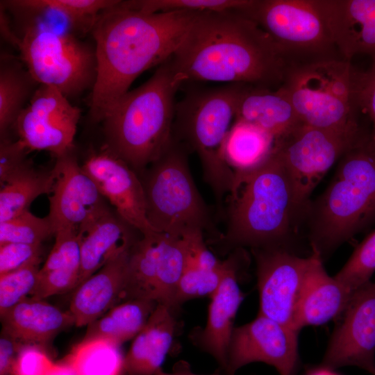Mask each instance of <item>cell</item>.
<instances>
[{"label": "cell", "instance_id": "7", "mask_svg": "<svg viewBox=\"0 0 375 375\" xmlns=\"http://www.w3.org/2000/svg\"><path fill=\"white\" fill-rule=\"evenodd\" d=\"M186 147L174 138L164 153L139 176L145 197L146 215L158 233L181 237L192 230L222 235L191 174Z\"/></svg>", "mask_w": 375, "mask_h": 375}, {"label": "cell", "instance_id": "21", "mask_svg": "<svg viewBox=\"0 0 375 375\" xmlns=\"http://www.w3.org/2000/svg\"><path fill=\"white\" fill-rule=\"evenodd\" d=\"M131 251L110 260L74 289L69 311L76 326L89 325L122 300Z\"/></svg>", "mask_w": 375, "mask_h": 375}, {"label": "cell", "instance_id": "8", "mask_svg": "<svg viewBox=\"0 0 375 375\" xmlns=\"http://www.w3.org/2000/svg\"><path fill=\"white\" fill-rule=\"evenodd\" d=\"M356 74L350 60L322 59L292 65L281 86L303 124L335 131L360 130Z\"/></svg>", "mask_w": 375, "mask_h": 375}, {"label": "cell", "instance_id": "27", "mask_svg": "<svg viewBox=\"0 0 375 375\" xmlns=\"http://www.w3.org/2000/svg\"><path fill=\"white\" fill-rule=\"evenodd\" d=\"M274 144V138L262 128L243 121H234L224 142V154L235 173V185L268 158Z\"/></svg>", "mask_w": 375, "mask_h": 375}, {"label": "cell", "instance_id": "37", "mask_svg": "<svg viewBox=\"0 0 375 375\" xmlns=\"http://www.w3.org/2000/svg\"><path fill=\"white\" fill-rule=\"evenodd\" d=\"M35 262L0 275V315L31 297L38 279L40 264Z\"/></svg>", "mask_w": 375, "mask_h": 375}, {"label": "cell", "instance_id": "26", "mask_svg": "<svg viewBox=\"0 0 375 375\" xmlns=\"http://www.w3.org/2000/svg\"><path fill=\"white\" fill-rule=\"evenodd\" d=\"M40 268L31 297L45 299L76 287L81 269V240L78 231L62 230Z\"/></svg>", "mask_w": 375, "mask_h": 375}, {"label": "cell", "instance_id": "9", "mask_svg": "<svg viewBox=\"0 0 375 375\" xmlns=\"http://www.w3.org/2000/svg\"><path fill=\"white\" fill-rule=\"evenodd\" d=\"M19 38L20 59L39 85L54 87L69 99L92 90L97 69L94 44L35 22L24 28Z\"/></svg>", "mask_w": 375, "mask_h": 375}, {"label": "cell", "instance_id": "29", "mask_svg": "<svg viewBox=\"0 0 375 375\" xmlns=\"http://www.w3.org/2000/svg\"><path fill=\"white\" fill-rule=\"evenodd\" d=\"M157 304L145 299L119 303L87 326L84 339L104 338L121 345L135 338L142 330Z\"/></svg>", "mask_w": 375, "mask_h": 375}, {"label": "cell", "instance_id": "30", "mask_svg": "<svg viewBox=\"0 0 375 375\" xmlns=\"http://www.w3.org/2000/svg\"><path fill=\"white\" fill-rule=\"evenodd\" d=\"M53 184L52 170L44 172L34 166L1 186L0 223L28 210L39 196L51 194Z\"/></svg>", "mask_w": 375, "mask_h": 375}, {"label": "cell", "instance_id": "4", "mask_svg": "<svg viewBox=\"0 0 375 375\" xmlns=\"http://www.w3.org/2000/svg\"><path fill=\"white\" fill-rule=\"evenodd\" d=\"M327 188L303 220L312 251L322 260L375 221V140L367 133L338 160Z\"/></svg>", "mask_w": 375, "mask_h": 375}, {"label": "cell", "instance_id": "42", "mask_svg": "<svg viewBox=\"0 0 375 375\" xmlns=\"http://www.w3.org/2000/svg\"><path fill=\"white\" fill-rule=\"evenodd\" d=\"M356 99L359 109L369 117L372 124V138L375 140V60L366 72L357 71Z\"/></svg>", "mask_w": 375, "mask_h": 375}, {"label": "cell", "instance_id": "11", "mask_svg": "<svg viewBox=\"0 0 375 375\" xmlns=\"http://www.w3.org/2000/svg\"><path fill=\"white\" fill-rule=\"evenodd\" d=\"M367 134L362 129L335 131L301 124L275 141L274 148L290 180L299 222L304 219L310 195L326 172Z\"/></svg>", "mask_w": 375, "mask_h": 375}, {"label": "cell", "instance_id": "39", "mask_svg": "<svg viewBox=\"0 0 375 375\" xmlns=\"http://www.w3.org/2000/svg\"><path fill=\"white\" fill-rule=\"evenodd\" d=\"M53 364L42 346L23 344L10 375H48Z\"/></svg>", "mask_w": 375, "mask_h": 375}, {"label": "cell", "instance_id": "20", "mask_svg": "<svg viewBox=\"0 0 375 375\" xmlns=\"http://www.w3.org/2000/svg\"><path fill=\"white\" fill-rule=\"evenodd\" d=\"M136 233L140 232L111 210L81 228V269L76 288L110 260L130 251L139 239Z\"/></svg>", "mask_w": 375, "mask_h": 375}, {"label": "cell", "instance_id": "3", "mask_svg": "<svg viewBox=\"0 0 375 375\" xmlns=\"http://www.w3.org/2000/svg\"><path fill=\"white\" fill-rule=\"evenodd\" d=\"M185 83L172 56L158 65L147 81L122 96L102 120L103 148L140 174L172 141L176 94Z\"/></svg>", "mask_w": 375, "mask_h": 375}, {"label": "cell", "instance_id": "34", "mask_svg": "<svg viewBox=\"0 0 375 375\" xmlns=\"http://www.w3.org/2000/svg\"><path fill=\"white\" fill-rule=\"evenodd\" d=\"M230 262L231 256L223 260L221 267L214 269L187 265L176 288L173 309L190 299L211 297L220 285Z\"/></svg>", "mask_w": 375, "mask_h": 375}, {"label": "cell", "instance_id": "12", "mask_svg": "<svg viewBox=\"0 0 375 375\" xmlns=\"http://www.w3.org/2000/svg\"><path fill=\"white\" fill-rule=\"evenodd\" d=\"M81 115L57 88L39 85L19 115L14 129L30 152L46 151L55 158L74 149V140Z\"/></svg>", "mask_w": 375, "mask_h": 375}, {"label": "cell", "instance_id": "6", "mask_svg": "<svg viewBox=\"0 0 375 375\" xmlns=\"http://www.w3.org/2000/svg\"><path fill=\"white\" fill-rule=\"evenodd\" d=\"M244 85L191 88L176 104L173 138L190 152L197 153L203 179L213 193L220 213L224 199L235 186V173L225 160L224 146Z\"/></svg>", "mask_w": 375, "mask_h": 375}, {"label": "cell", "instance_id": "16", "mask_svg": "<svg viewBox=\"0 0 375 375\" xmlns=\"http://www.w3.org/2000/svg\"><path fill=\"white\" fill-rule=\"evenodd\" d=\"M74 149L56 158L47 215L54 233L79 230L109 210L106 199L75 156ZM54 233V235H55Z\"/></svg>", "mask_w": 375, "mask_h": 375}, {"label": "cell", "instance_id": "28", "mask_svg": "<svg viewBox=\"0 0 375 375\" xmlns=\"http://www.w3.org/2000/svg\"><path fill=\"white\" fill-rule=\"evenodd\" d=\"M39 84L24 63L8 54H1L0 136L8 138L16 120L28 104Z\"/></svg>", "mask_w": 375, "mask_h": 375}, {"label": "cell", "instance_id": "15", "mask_svg": "<svg viewBox=\"0 0 375 375\" xmlns=\"http://www.w3.org/2000/svg\"><path fill=\"white\" fill-rule=\"evenodd\" d=\"M342 314L322 368L354 366L375 375V283L370 281L357 290Z\"/></svg>", "mask_w": 375, "mask_h": 375}, {"label": "cell", "instance_id": "1", "mask_svg": "<svg viewBox=\"0 0 375 375\" xmlns=\"http://www.w3.org/2000/svg\"><path fill=\"white\" fill-rule=\"evenodd\" d=\"M197 13H147L119 0L99 15L90 32L97 65L88 103L92 122H101L141 74L174 54Z\"/></svg>", "mask_w": 375, "mask_h": 375}, {"label": "cell", "instance_id": "35", "mask_svg": "<svg viewBox=\"0 0 375 375\" xmlns=\"http://www.w3.org/2000/svg\"><path fill=\"white\" fill-rule=\"evenodd\" d=\"M375 272V231L355 249L342 269L334 276L353 294L370 282Z\"/></svg>", "mask_w": 375, "mask_h": 375}, {"label": "cell", "instance_id": "40", "mask_svg": "<svg viewBox=\"0 0 375 375\" xmlns=\"http://www.w3.org/2000/svg\"><path fill=\"white\" fill-rule=\"evenodd\" d=\"M42 244L6 243L0 245V275L41 262Z\"/></svg>", "mask_w": 375, "mask_h": 375}, {"label": "cell", "instance_id": "38", "mask_svg": "<svg viewBox=\"0 0 375 375\" xmlns=\"http://www.w3.org/2000/svg\"><path fill=\"white\" fill-rule=\"evenodd\" d=\"M29 151L18 140L9 138L0 142V183L1 186L33 167L27 157Z\"/></svg>", "mask_w": 375, "mask_h": 375}, {"label": "cell", "instance_id": "17", "mask_svg": "<svg viewBox=\"0 0 375 375\" xmlns=\"http://www.w3.org/2000/svg\"><path fill=\"white\" fill-rule=\"evenodd\" d=\"M81 166L124 220L142 235L157 232L147 218L141 179L125 161L103 147L92 151Z\"/></svg>", "mask_w": 375, "mask_h": 375}, {"label": "cell", "instance_id": "45", "mask_svg": "<svg viewBox=\"0 0 375 375\" xmlns=\"http://www.w3.org/2000/svg\"><path fill=\"white\" fill-rule=\"evenodd\" d=\"M155 375H205V374H197L193 373L190 367V365L184 361L178 362L173 368L172 372H164L162 369L156 373ZM208 375H220L218 373L208 374Z\"/></svg>", "mask_w": 375, "mask_h": 375}, {"label": "cell", "instance_id": "13", "mask_svg": "<svg viewBox=\"0 0 375 375\" xmlns=\"http://www.w3.org/2000/svg\"><path fill=\"white\" fill-rule=\"evenodd\" d=\"M299 333L260 314L235 327L228 351L227 375H235L238 369L253 362L272 365L280 375H296Z\"/></svg>", "mask_w": 375, "mask_h": 375}, {"label": "cell", "instance_id": "25", "mask_svg": "<svg viewBox=\"0 0 375 375\" xmlns=\"http://www.w3.org/2000/svg\"><path fill=\"white\" fill-rule=\"evenodd\" d=\"M172 309L158 303L124 357V374L155 375L169 353L176 329Z\"/></svg>", "mask_w": 375, "mask_h": 375}, {"label": "cell", "instance_id": "44", "mask_svg": "<svg viewBox=\"0 0 375 375\" xmlns=\"http://www.w3.org/2000/svg\"><path fill=\"white\" fill-rule=\"evenodd\" d=\"M0 6V30L1 37L10 44L18 49L20 38L11 27L6 8L1 3Z\"/></svg>", "mask_w": 375, "mask_h": 375}, {"label": "cell", "instance_id": "32", "mask_svg": "<svg viewBox=\"0 0 375 375\" xmlns=\"http://www.w3.org/2000/svg\"><path fill=\"white\" fill-rule=\"evenodd\" d=\"M119 0H12L10 4L31 11H48L59 15L70 29L91 32L99 15Z\"/></svg>", "mask_w": 375, "mask_h": 375}, {"label": "cell", "instance_id": "10", "mask_svg": "<svg viewBox=\"0 0 375 375\" xmlns=\"http://www.w3.org/2000/svg\"><path fill=\"white\" fill-rule=\"evenodd\" d=\"M238 12L264 30L292 65L338 58L319 0H250Z\"/></svg>", "mask_w": 375, "mask_h": 375}, {"label": "cell", "instance_id": "43", "mask_svg": "<svg viewBox=\"0 0 375 375\" xmlns=\"http://www.w3.org/2000/svg\"><path fill=\"white\" fill-rule=\"evenodd\" d=\"M24 344L2 329L0 337V375H10L17 355Z\"/></svg>", "mask_w": 375, "mask_h": 375}, {"label": "cell", "instance_id": "5", "mask_svg": "<svg viewBox=\"0 0 375 375\" xmlns=\"http://www.w3.org/2000/svg\"><path fill=\"white\" fill-rule=\"evenodd\" d=\"M224 233L215 240L228 249L286 248L300 224L285 165L274 147L257 169L237 181Z\"/></svg>", "mask_w": 375, "mask_h": 375}, {"label": "cell", "instance_id": "47", "mask_svg": "<svg viewBox=\"0 0 375 375\" xmlns=\"http://www.w3.org/2000/svg\"><path fill=\"white\" fill-rule=\"evenodd\" d=\"M375 283V282H374Z\"/></svg>", "mask_w": 375, "mask_h": 375}, {"label": "cell", "instance_id": "19", "mask_svg": "<svg viewBox=\"0 0 375 375\" xmlns=\"http://www.w3.org/2000/svg\"><path fill=\"white\" fill-rule=\"evenodd\" d=\"M325 270L319 254L312 251L294 318V328L324 324L341 315L352 296Z\"/></svg>", "mask_w": 375, "mask_h": 375}, {"label": "cell", "instance_id": "33", "mask_svg": "<svg viewBox=\"0 0 375 375\" xmlns=\"http://www.w3.org/2000/svg\"><path fill=\"white\" fill-rule=\"evenodd\" d=\"M249 0H128L122 1L129 8L147 13L172 12H239Z\"/></svg>", "mask_w": 375, "mask_h": 375}, {"label": "cell", "instance_id": "2", "mask_svg": "<svg viewBox=\"0 0 375 375\" xmlns=\"http://www.w3.org/2000/svg\"><path fill=\"white\" fill-rule=\"evenodd\" d=\"M185 83L226 82L272 89L292 65L271 37L238 12L196 15L172 56Z\"/></svg>", "mask_w": 375, "mask_h": 375}, {"label": "cell", "instance_id": "18", "mask_svg": "<svg viewBox=\"0 0 375 375\" xmlns=\"http://www.w3.org/2000/svg\"><path fill=\"white\" fill-rule=\"evenodd\" d=\"M340 56L375 60V0H319Z\"/></svg>", "mask_w": 375, "mask_h": 375}, {"label": "cell", "instance_id": "24", "mask_svg": "<svg viewBox=\"0 0 375 375\" xmlns=\"http://www.w3.org/2000/svg\"><path fill=\"white\" fill-rule=\"evenodd\" d=\"M2 329L24 344L44 346L66 327L74 324L63 312L44 299L27 297L1 315Z\"/></svg>", "mask_w": 375, "mask_h": 375}, {"label": "cell", "instance_id": "22", "mask_svg": "<svg viewBox=\"0 0 375 375\" xmlns=\"http://www.w3.org/2000/svg\"><path fill=\"white\" fill-rule=\"evenodd\" d=\"M238 269L237 255L232 254L224 277L210 297L206 325L198 338L199 346L212 355L224 370L234 320L244 299L238 283Z\"/></svg>", "mask_w": 375, "mask_h": 375}, {"label": "cell", "instance_id": "36", "mask_svg": "<svg viewBox=\"0 0 375 375\" xmlns=\"http://www.w3.org/2000/svg\"><path fill=\"white\" fill-rule=\"evenodd\" d=\"M54 233L48 216L40 217L28 210L0 223V245L11 242L42 244Z\"/></svg>", "mask_w": 375, "mask_h": 375}, {"label": "cell", "instance_id": "41", "mask_svg": "<svg viewBox=\"0 0 375 375\" xmlns=\"http://www.w3.org/2000/svg\"><path fill=\"white\" fill-rule=\"evenodd\" d=\"M188 255V265L206 269H214L222 266L219 260L207 247L203 240V231L192 230L181 236Z\"/></svg>", "mask_w": 375, "mask_h": 375}, {"label": "cell", "instance_id": "14", "mask_svg": "<svg viewBox=\"0 0 375 375\" xmlns=\"http://www.w3.org/2000/svg\"><path fill=\"white\" fill-rule=\"evenodd\" d=\"M251 251L256 264L258 314L294 328L296 308L310 256L300 257L280 247Z\"/></svg>", "mask_w": 375, "mask_h": 375}, {"label": "cell", "instance_id": "46", "mask_svg": "<svg viewBox=\"0 0 375 375\" xmlns=\"http://www.w3.org/2000/svg\"><path fill=\"white\" fill-rule=\"evenodd\" d=\"M48 375H78L74 369L63 360L54 362Z\"/></svg>", "mask_w": 375, "mask_h": 375}, {"label": "cell", "instance_id": "31", "mask_svg": "<svg viewBox=\"0 0 375 375\" xmlns=\"http://www.w3.org/2000/svg\"><path fill=\"white\" fill-rule=\"evenodd\" d=\"M120 346L104 338L83 339L63 360L78 375H122L124 357Z\"/></svg>", "mask_w": 375, "mask_h": 375}, {"label": "cell", "instance_id": "23", "mask_svg": "<svg viewBox=\"0 0 375 375\" xmlns=\"http://www.w3.org/2000/svg\"><path fill=\"white\" fill-rule=\"evenodd\" d=\"M235 120L262 128L275 141L303 124L281 85L273 90L245 85L238 101Z\"/></svg>", "mask_w": 375, "mask_h": 375}]
</instances>
